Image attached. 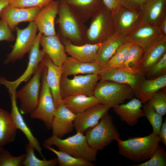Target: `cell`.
<instances>
[{
    "label": "cell",
    "instance_id": "13",
    "mask_svg": "<svg viewBox=\"0 0 166 166\" xmlns=\"http://www.w3.org/2000/svg\"><path fill=\"white\" fill-rule=\"evenodd\" d=\"M110 108L99 103L84 112L76 114L74 121V128L77 132L84 134L93 127L103 116L108 112Z\"/></svg>",
    "mask_w": 166,
    "mask_h": 166
},
{
    "label": "cell",
    "instance_id": "29",
    "mask_svg": "<svg viewBox=\"0 0 166 166\" xmlns=\"http://www.w3.org/2000/svg\"><path fill=\"white\" fill-rule=\"evenodd\" d=\"M17 130L10 114L5 110L0 109V146L3 147L13 142Z\"/></svg>",
    "mask_w": 166,
    "mask_h": 166
},
{
    "label": "cell",
    "instance_id": "16",
    "mask_svg": "<svg viewBox=\"0 0 166 166\" xmlns=\"http://www.w3.org/2000/svg\"><path fill=\"white\" fill-rule=\"evenodd\" d=\"M58 1H52L41 9L34 21L39 32L42 34L49 36L56 35L55 28V20L59 10Z\"/></svg>",
    "mask_w": 166,
    "mask_h": 166
},
{
    "label": "cell",
    "instance_id": "27",
    "mask_svg": "<svg viewBox=\"0 0 166 166\" xmlns=\"http://www.w3.org/2000/svg\"><path fill=\"white\" fill-rule=\"evenodd\" d=\"M127 41V38L114 33L101 43L96 62L103 68L119 48Z\"/></svg>",
    "mask_w": 166,
    "mask_h": 166
},
{
    "label": "cell",
    "instance_id": "44",
    "mask_svg": "<svg viewBox=\"0 0 166 166\" xmlns=\"http://www.w3.org/2000/svg\"><path fill=\"white\" fill-rule=\"evenodd\" d=\"M105 6L112 14L123 6L122 0H102Z\"/></svg>",
    "mask_w": 166,
    "mask_h": 166
},
{
    "label": "cell",
    "instance_id": "25",
    "mask_svg": "<svg viewBox=\"0 0 166 166\" xmlns=\"http://www.w3.org/2000/svg\"><path fill=\"white\" fill-rule=\"evenodd\" d=\"M142 102L136 98H133L125 104H121L113 108L121 119L130 126H133L139 119L144 116Z\"/></svg>",
    "mask_w": 166,
    "mask_h": 166
},
{
    "label": "cell",
    "instance_id": "24",
    "mask_svg": "<svg viewBox=\"0 0 166 166\" xmlns=\"http://www.w3.org/2000/svg\"><path fill=\"white\" fill-rule=\"evenodd\" d=\"M101 42L86 43L82 45L73 44L69 40L64 41L65 51L71 57L86 62H95L98 50Z\"/></svg>",
    "mask_w": 166,
    "mask_h": 166
},
{
    "label": "cell",
    "instance_id": "37",
    "mask_svg": "<svg viewBox=\"0 0 166 166\" xmlns=\"http://www.w3.org/2000/svg\"><path fill=\"white\" fill-rule=\"evenodd\" d=\"M148 102L162 116L166 113V93L160 90L155 93Z\"/></svg>",
    "mask_w": 166,
    "mask_h": 166
},
{
    "label": "cell",
    "instance_id": "43",
    "mask_svg": "<svg viewBox=\"0 0 166 166\" xmlns=\"http://www.w3.org/2000/svg\"><path fill=\"white\" fill-rule=\"evenodd\" d=\"M146 0H122L123 6L137 11L140 10Z\"/></svg>",
    "mask_w": 166,
    "mask_h": 166
},
{
    "label": "cell",
    "instance_id": "10",
    "mask_svg": "<svg viewBox=\"0 0 166 166\" xmlns=\"http://www.w3.org/2000/svg\"><path fill=\"white\" fill-rule=\"evenodd\" d=\"M58 14L57 22L62 35L70 41L81 42L83 35L80 24L76 14L65 1L59 5Z\"/></svg>",
    "mask_w": 166,
    "mask_h": 166
},
{
    "label": "cell",
    "instance_id": "17",
    "mask_svg": "<svg viewBox=\"0 0 166 166\" xmlns=\"http://www.w3.org/2000/svg\"><path fill=\"white\" fill-rule=\"evenodd\" d=\"M76 116L63 103L58 106L56 108L51 123L53 135L61 138L71 132Z\"/></svg>",
    "mask_w": 166,
    "mask_h": 166
},
{
    "label": "cell",
    "instance_id": "12",
    "mask_svg": "<svg viewBox=\"0 0 166 166\" xmlns=\"http://www.w3.org/2000/svg\"><path fill=\"white\" fill-rule=\"evenodd\" d=\"M42 34L39 32L29 52V61L26 69L23 74L16 80L9 81L0 77V84L6 86L9 91L15 92L18 86L23 82H26L37 70L40 64L43 61L45 54L40 49V39Z\"/></svg>",
    "mask_w": 166,
    "mask_h": 166
},
{
    "label": "cell",
    "instance_id": "48",
    "mask_svg": "<svg viewBox=\"0 0 166 166\" xmlns=\"http://www.w3.org/2000/svg\"><path fill=\"white\" fill-rule=\"evenodd\" d=\"M3 148V147L0 146V152L2 150Z\"/></svg>",
    "mask_w": 166,
    "mask_h": 166
},
{
    "label": "cell",
    "instance_id": "30",
    "mask_svg": "<svg viewBox=\"0 0 166 166\" xmlns=\"http://www.w3.org/2000/svg\"><path fill=\"white\" fill-rule=\"evenodd\" d=\"M65 106L77 114L100 103L94 95L79 94L69 96L63 100Z\"/></svg>",
    "mask_w": 166,
    "mask_h": 166
},
{
    "label": "cell",
    "instance_id": "2",
    "mask_svg": "<svg viewBox=\"0 0 166 166\" xmlns=\"http://www.w3.org/2000/svg\"><path fill=\"white\" fill-rule=\"evenodd\" d=\"M44 142L49 145L56 146L59 150L88 161H95L97 159V151L89 146L86 136L79 132L64 139L53 135Z\"/></svg>",
    "mask_w": 166,
    "mask_h": 166
},
{
    "label": "cell",
    "instance_id": "8",
    "mask_svg": "<svg viewBox=\"0 0 166 166\" xmlns=\"http://www.w3.org/2000/svg\"><path fill=\"white\" fill-rule=\"evenodd\" d=\"M45 66L41 77V85L38 105L30 115L31 118L42 121L46 128L51 129V125L56 108L54 100L46 79Z\"/></svg>",
    "mask_w": 166,
    "mask_h": 166
},
{
    "label": "cell",
    "instance_id": "4",
    "mask_svg": "<svg viewBox=\"0 0 166 166\" xmlns=\"http://www.w3.org/2000/svg\"><path fill=\"white\" fill-rule=\"evenodd\" d=\"M85 136L89 146L97 151L102 149L113 141L120 138L112 117L108 112L96 125L86 131Z\"/></svg>",
    "mask_w": 166,
    "mask_h": 166
},
{
    "label": "cell",
    "instance_id": "19",
    "mask_svg": "<svg viewBox=\"0 0 166 166\" xmlns=\"http://www.w3.org/2000/svg\"><path fill=\"white\" fill-rule=\"evenodd\" d=\"M43 61L46 69V82L51 93L56 108L63 103L60 92L61 81L62 75L61 67L54 64L46 54Z\"/></svg>",
    "mask_w": 166,
    "mask_h": 166
},
{
    "label": "cell",
    "instance_id": "46",
    "mask_svg": "<svg viewBox=\"0 0 166 166\" xmlns=\"http://www.w3.org/2000/svg\"><path fill=\"white\" fill-rule=\"evenodd\" d=\"M159 28L163 35L166 36V14L164 17L159 26Z\"/></svg>",
    "mask_w": 166,
    "mask_h": 166
},
{
    "label": "cell",
    "instance_id": "36",
    "mask_svg": "<svg viewBox=\"0 0 166 166\" xmlns=\"http://www.w3.org/2000/svg\"><path fill=\"white\" fill-rule=\"evenodd\" d=\"M166 152L164 149L158 146L152 156L145 162L132 166H165Z\"/></svg>",
    "mask_w": 166,
    "mask_h": 166
},
{
    "label": "cell",
    "instance_id": "38",
    "mask_svg": "<svg viewBox=\"0 0 166 166\" xmlns=\"http://www.w3.org/2000/svg\"><path fill=\"white\" fill-rule=\"evenodd\" d=\"M25 154L14 156L3 148L0 152V166H21L22 165Z\"/></svg>",
    "mask_w": 166,
    "mask_h": 166
},
{
    "label": "cell",
    "instance_id": "42",
    "mask_svg": "<svg viewBox=\"0 0 166 166\" xmlns=\"http://www.w3.org/2000/svg\"><path fill=\"white\" fill-rule=\"evenodd\" d=\"M14 40V36L7 22L1 19L0 20V41L12 42Z\"/></svg>",
    "mask_w": 166,
    "mask_h": 166
},
{
    "label": "cell",
    "instance_id": "28",
    "mask_svg": "<svg viewBox=\"0 0 166 166\" xmlns=\"http://www.w3.org/2000/svg\"><path fill=\"white\" fill-rule=\"evenodd\" d=\"M166 86V74L152 79L145 78L135 92L136 98L142 103L148 102L153 95Z\"/></svg>",
    "mask_w": 166,
    "mask_h": 166
},
{
    "label": "cell",
    "instance_id": "41",
    "mask_svg": "<svg viewBox=\"0 0 166 166\" xmlns=\"http://www.w3.org/2000/svg\"><path fill=\"white\" fill-rule=\"evenodd\" d=\"M65 1L68 5L81 10H85L90 6H93L99 10L102 8L99 6L97 0H65Z\"/></svg>",
    "mask_w": 166,
    "mask_h": 166
},
{
    "label": "cell",
    "instance_id": "31",
    "mask_svg": "<svg viewBox=\"0 0 166 166\" xmlns=\"http://www.w3.org/2000/svg\"><path fill=\"white\" fill-rule=\"evenodd\" d=\"M144 51L139 46L133 44L121 68L133 73H140Z\"/></svg>",
    "mask_w": 166,
    "mask_h": 166
},
{
    "label": "cell",
    "instance_id": "39",
    "mask_svg": "<svg viewBox=\"0 0 166 166\" xmlns=\"http://www.w3.org/2000/svg\"><path fill=\"white\" fill-rule=\"evenodd\" d=\"M165 74H166V53L150 68L145 77L147 79H152Z\"/></svg>",
    "mask_w": 166,
    "mask_h": 166
},
{
    "label": "cell",
    "instance_id": "3",
    "mask_svg": "<svg viewBox=\"0 0 166 166\" xmlns=\"http://www.w3.org/2000/svg\"><path fill=\"white\" fill-rule=\"evenodd\" d=\"M134 92L128 85L109 80H101L93 92L100 103L110 108L133 98Z\"/></svg>",
    "mask_w": 166,
    "mask_h": 166
},
{
    "label": "cell",
    "instance_id": "22",
    "mask_svg": "<svg viewBox=\"0 0 166 166\" xmlns=\"http://www.w3.org/2000/svg\"><path fill=\"white\" fill-rule=\"evenodd\" d=\"M16 91H9L11 105L10 114L12 119L17 129L20 130L24 134L28 143L44 158L38 141L27 125L22 115V113L19 110L17 102V98L15 95Z\"/></svg>",
    "mask_w": 166,
    "mask_h": 166
},
{
    "label": "cell",
    "instance_id": "1",
    "mask_svg": "<svg viewBox=\"0 0 166 166\" xmlns=\"http://www.w3.org/2000/svg\"><path fill=\"white\" fill-rule=\"evenodd\" d=\"M117 142L119 153L132 161L142 162L149 159L156 149L161 140L152 132L144 137L130 138Z\"/></svg>",
    "mask_w": 166,
    "mask_h": 166
},
{
    "label": "cell",
    "instance_id": "20",
    "mask_svg": "<svg viewBox=\"0 0 166 166\" xmlns=\"http://www.w3.org/2000/svg\"><path fill=\"white\" fill-rule=\"evenodd\" d=\"M164 36L158 27L142 22L127 39V41L139 46L144 50L155 40Z\"/></svg>",
    "mask_w": 166,
    "mask_h": 166
},
{
    "label": "cell",
    "instance_id": "33",
    "mask_svg": "<svg viewBox=\"0 0 166 166\" xmlns=\"http://www.w3.org/2000/svg\"><path fill=\"white\" fill-rule=\"evenodd\" d=\"M34 148L29 143L26 145V153L22 165L24 166H54L58 164L57 158L41 160L35 156Z\"/></svg>",
    "mask_w": 166,
    "mask_h": 166
},
{
    "label": "cell",
    "instance_id": "14",
    "mask_svg": "<svg viewBox=\"0 0 166 166\" xmlns=\"http://www.w3.org/2000/svg\"><path fill=\"white\" fill-rule=\"evenodd\" d=\"M101 80H109L129 86L135 92L146 78L141 73H133L121 68L101 69Z\"/></svg>",
    "mask_w": 166,
    "mask_h": 166
},
{
    "label": "cell",
    "instance_id": "5",
    "mask_svg": "<svg viewBox=\"0 0 166 166\" xmlns=\"http://www.w3.org/2000/svg\"><path fill=\"white\" fill-rule=\"evenodd\" d=\"M45 65L43 60L29 82L18 91H16L19 99L20 112L24 115H30L36 108L39 100L42 74Z\"/></svg>",
    "mask_w": 166,
    "mask_h": 166
},
{
    "label": "cell",
    "instance_id": "9",
    "mask_svg": "<svg viewBox=\"0 0 166 166\" xmlns=\"http://www.w3.org/2000/svg\"><path fill=\"white\" fill-rule=\"evenodd\" d=\"M17 37L12 50L4 61L7 64L13 63L22 58L29 52L34 42L38 30L34 21L30 22L25 28L21 29L16 27Z\"/></svg>",
    "mask_w": 166,
    "mask_h": 166
},
{
    "label": "cell",
    "instance_id": "35",
    "mask_svg": "<svg viewBox=\"0 0 166 166\" xmlns=\"http://www.w3.org/2000/svg\"><path fill=\"white\" fill-rule=\"evenodd\" d=\"M142 106L144 116L152 125V132L158 135L163 123V116L158 113L148 102Z\"/></svg>",
    "mask_w": 166,
    "mask_h": 166
},
{
    "label": "cell",
    "instance_id": "26",
    "mask_svg": "<svg viewBox=\"0 0 166 166\" xmlns=\"http://www.w3.org/2000/svg\"><path fill=\"white\" fill-rule=\"evenodd\" d=\"M62 75L68 77L80 74H94L99 75L101 67L96 62H86L67 57L61 66Z\"/></svg>",
    "mask_w": 166,
    "mask_h": 166
},
{
    "label": "cell",
    "instance_id": "6",
    "mask_svg": "<svg viewBox=\"0 0 166 166\" xmlns=\"http://www.w3.org/2000/svg\"><path fill=\"white\" fill-rule=\"evenodd\" d=\"M100 79L99 75H76L72 79L62 75L60 92L62 99L70 96L83 94L93 95L94 90Z\"/></svg>",
    "mask_w": 166,
    "mask_h": 166
},
{
    "label": "cell",
    "instance_id": "15",
    "mask_svg": "<svg viewBox=\"0 0 166 166\" xmlns=\"http://www.w3.org/2000/svg\"><path fill=\"white\" fill-rule=\"evenodd\" d=\"M41 9L17 7L9 4L0 13V17L6 22L13 30L15 29L17 26L20 22L34 21Z\"/></svg>",
    "mask_w": 166,
    "mask_h": 166
},
{
    "label": "cell",
    "instance_id": "21",
    "mask_svg": "<svg viewBox=\"0 0 166 166\" xmlns=\"http://www.w3.org/2000/svg\"><path fill=\"white\" fill-rule=\"evenodd\" d=\"M143 51L140 73L145 77L150 68L166 53V36L157 38Z\"/></svg>",
    "mask_w": 166,
    "mask_h": 166
},
{
    "label": "cell",
    "instance_id": "45",
    "mask_svg": "<svg viewBox=\"0 0 166 166\" xmlns=\"http://www.w3.org/2000/svg\"><path fill=\"white\" fill-rule=\"evenodd\" d=\"M158 136L161 140V142L166 146V120L162 123Z\"/></svg>",
    "mask_w": 166,
    "mask_h": 166
},
{
    "label": "cell",
    "instance_id": "7",
    "mask_svg": "<svg viewBox=\"0 0 166 166\" xmlns=\"http://www.w3.org/2000/svg\"><path fill=\"white\" fill-rule=\"evenodd\" d=\"M113 33L112 13L102 7L94 15L87 31L88 40L90 43L102 42Z\"/></svg>",
    "mask_w": 166,
    "mask_h": 166
},
{
    "label": "cell",
    "instance_id": "40",
    "mask_svg": "<svg viewBox=\"0 0 166 166\" xmlns=\"http://www.w3.org/2000/svg\"><path fill=\"white\" fill-rule=\"evenodd\" d=\"M53 0H9L12 6L22 8L38 7L42 8Z\"/></svg>",
    "mask_w": 166,
    "mask_h": 166
},
{
    "label": "cell",
    "instance_id": "32",
    "mask_svg": "<svg viewBox=\"0 0 166 166\" xmlns=\"http://www.w3.org/2000/svg\"><path fill=\"white\" fill-rule=\"evenodd\" d=\"M44 147L55 154L57 157L60 166H93L91 162L75 157L60 150H57L51 146L44 144Z\"/></svg>",
    "mask_w": 166,
    "mask_h": 166
},
{
    "label": "cell",
    "instance_id": "47",
    "mask_svg": "<svg viewBox=\"0 0 166 166\" xmlns=\"http://www.w3.org/2000/svg\"><path fill=\"white\" fill-rule=\"evenodd\" d=\"M9 4V0H0V13Z\"/></svg>",
    "mask_w": 166,
    "mask_h": 166
},
{
    "label": "cell",
    "instance_id": "18",
    "mask_svg": "<svg viewBox=\"0 0 166 166\" xmlns=\"http://www.w3.org/2000/svg\"><path fill=\"white\" fill-rule=\"evenodd\" d=\"M40 45L46 55L56 65L61 66L67 56L64 45L56 35L46 36L42 34Z\"/></svg>",
    "mask_w": 166,
    "mask_h": 166
},
{
    "label": "cell",
    "instance_id": "11",
    "mask_svg": "<svg viewBox=\"0 0 166 166\" xmlns=\"http://www.w3.org/2000/svg\"><path fill=\"white\" fill-rule=\"evenodd\" d=\"M114 33L127 38L141 24L140 11L122 6L112 14Z\"/></svg>",
    "mask_w": 166,
    "mask_h": 166
},
{
    "label": "cell",
    "instance_id": "23",
    "mask_svg": "<svg viewBox=\"0 0 166 166\" xmlns=\"http://www.w3.org/2000/svg\"><path fill=\"white\" fill-rule=\"evenodd\" d=\"M166 0H146L140 11L142 17V22L159 27L165 15Z\"/></svg>",
    "mask_w": 166,
    "mask_h": 166
},
{
    "label": "cell",
    "instance_id": "34",
    "mask_svg": "<svg viewBox=\"0 0 166 166\" xmlns=\"http://www.w3.org/2000/svg\"><path fill=\"white\" fill-rule=\"evenodd\" d=\"M132 44L127 41L121 45L101 69L121 68Z\"/></svg>",
    "mask_w": 166,
    "mask_h": 166
}]
</instances>
